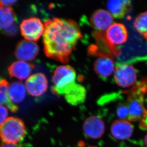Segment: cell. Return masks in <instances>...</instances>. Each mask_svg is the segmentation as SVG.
Listing matches in <instances>:
<instances>
[{
    "mask_svg": "<svg viewBox=\"0 0 147 147\" xmlns=\"http://www.w3.org/2000/svg\"><path fill=\"white\" fill-rule=\"evenodd\" d=\"M44 51L47 57L65 63L82 37L78 24L70 19L54 18L45 22Z\"/></svg>",
    "mask_w": 147,
    "mask_h": 147,
    "instance_id": "1",
    "label": "cell"
},
{
    "mask_svg": "<svg viewBox=\"0 0 147 147\" xmlns=\"http://www.w3.org/2000/svg\"><path fill=\"white\" fill-rule=\"evenodd\" d=\"M26 133L25 124L19 118L9 117L0 125V138L3 143L16 144L24 139Z\"/></svg>",
    "mask_w": 147,
    "mask_h": 147,
    "instance_id": "2",
    "label": "cell"
},
{
    "mask_svg": "<svg viewBox=\"0 0 147 147\" xmlns=\"http://www.w3.org/2000/svg\"><path fill=\"white\" fill-rule=\"evenodd\" d=\"M76 74L72 67L61 65L57 67L53 75L54 85L51 90L57 96L64 95L69 86L76 82Z\"/></svg>",
    "mask_w": 147,
    "mask_h": 147,
    "instance_id": "3",
    "label": "cell"
},
{
    "mask_svg": "<svg viewBox=\"0 0 147 147\" xmlns=\"http://www.w3.org/2000/svg\"><path fill=\"white\" fill-rule=\"evenodd\" d=\"M45 25L39 18L31 17L22 21L20 24L21 34L26 40L37 42L43 34Z\"/></svg>",
    "mask_w": 147,
    "mask_h": 147,
    "instance_id": "4",
    "label": "cell"
},
{
    "mask_svg": "<svg viewBox=\"0 0 147 147\" xmlns=\"http://www.w3.org/2000/svg\"><path fill=\"white\" fill-rule=\"evenodd\" d=\"M137 77V71L133 66L121 64L116 67L114 82L119 87L123 88L130 87L136 83Z\"/></svg>",
    "mask_w": 147,
    "mask_h": 147,
    "instance_id": "5",
    "label": "cell"
},
{
    "mask_svg": "<svg viewBox=\"0 0 147 147\" xmlns=\"http://www.w3.org/2000/svg\"><path fill=\"white\" fill-rule=\"evenodd\" d=\"M129 110L128 121L136 122L144 118L147 113L143 95L141 92H133L129 96L127 103Z\"/></svg>",
    "mask_w": 147,
    "mask_h": 147,
    "instance_id": "6",
    "label": "cell"
},
{
    "mask_svg": "<svg viewBox=\"0 0 147 147\" xmlns=\"http://www.w3.org/2000/svg\"><path fill=\"white\" fill-rule=\"evenodd\" d=\"M83 131L88 138L98 140L100 139L104 134L105 124L100 117L92 115L88 117L84 121Z\"/></svg>",
    "mask_w": 147,
    "mask_h": 147,
    "instance_id": "7",
    "label": "cell"
},
{
    "mask_svg": "<svg viewBox=\"0 0 147 147\" xmlns=\"http://www.w3.org/2000/svg\"><path fill=\"white\" fill-rule=\"evenodd\" d=\"M47 79L42 73L34 74L29 77L26 82V88L29 94L32 96H40L48 89Z\"/></svg>",
    "mask_w": 147,
    "mask_h": 147,
    "instance_id": "8",
    "label": "cell"
},
{
    "mask_svg": "<svg viewBox=\"0 0 147 147\" xmlns=\"http://www.w3.org/2000/svg\"><path fill=\"white\" fill-rule=\"evenodd\" d=\"M105 37L110 45L114 46L120 45L127 40L128 31L123 24L115 22L106 31Z\"/></svg>",
    "mask_w": 147,
    "mask_h": 147,
    "instance_id": "9",
    "label": "cell"
},
{
    "mask_svg": "<svg viewBox=\"0 0 147 147\" xmlns=\"http://www.w3.org/2000/svg\"><path fill=\"white\" fill-rule=\"evenodd\" d=\"M92 27L100 32L106 31L113 24L114 18L108 11L98 9L92 14L90 18Z\"/></svg>",
    "mask_w": 147,
    "mask_h": 147,
    "instance_id": "10",
    "label": "cell"
},
{
    "mask_svg": "<svg viewBox=\"0 0 147 147\" xmlns=\"http://www.w3.org/2000/svg\"><path fill=\"white\" fill-rule=\"evenodd\" d=\"M39 52V46L36 43L23 40L19 42L16 47L15 55L20 61H31L36 58Z\"/></svg>",
    "mask_w": 147,
    "mask_h": 147,
    "instance_id": "11",
    "label": "cell"
},
{
    "mask_svg": "<svg viewBox=\"0 0 147 147\" xmlns=\"http://www.w3.org/2000/svg\"><path fill=\"white\" fill-rule=\"evenodd\" d=\"M134 132V127L127 119H118L111 124V133L113 137L119 140H126L131 137Z\"/></svg>",
    "mask_w": 147,
    "mask_h": 147,
    "instance_id": "12",
    "label": "cell"
},
{
    "mask_svg": "<svg viewBox=\"0 0 147 147\" xmlns=\"http://www.w3.org/2000/svg\"><path fill=\"white\" fill-rule=\"evenodd\" d=\"M64 96L68 103L71 105H78L85 101L87 90L84 86L75 82L68 88Z\"/></svg>",
    "mask_w": 147,
    "mask_h": 147,
    "instance_id": "13",
    "label": "cell"
},
{
    "mask_svg": "<svg viewBox=\"0 0 147 147\" xmlns=\"http://www.w3.org/2000/svg\"><path fill=\"white\" fill-rule=\"evenodd\" d=\"M115 63L111 57L102 56L95 61L94 69L98 76L106 79L111 76L115 71Z\"/></svg>",
    "mask_w": 147,
    "mask_h": 147,
    "instance_id": "14",
    "label": "cell"
},
{
    "mask_svg": "<svg viewBox=\"0 0 147 147\" xmlns=\"http://www.w3.org/2000/svg\"><path fill=\"white\" fill-rule=\"evenodd\" d=\"M34 68L33 64L26 61H18L13 63L9 67L8 69L11 77L22 81L29 77Z\"/></svg>",
    "mask_w": 147,
    "mask_h": 147,
    "instance_id": "15",
    "label": "cell"
},
{
    "mask_svg": "<svg viewBox=\"0 0 147 147\" xmlns=\"http://www.w3.org/2000/svg\"><path fill=\"white\" fill-rule=\"evenodd\" d=\"M131 3L128 0H111L107 1L108 11L113 18H123L131 10Z\"/></svg>",
    "mask_w": 147,
    "mask_h": 147,
    "instance_id": "16",
    "label": "cell"
},
{
    "mask_svg": "<svg viewBox=\"0 0 147 147\" xmlns=\"http://www.w3.org/2000/svg\"><path fill=\"white\" fill-rule=\"evenodd\" d=\"M26 88L21 82H13L9 86L8 95L10 100L14 104L24 101L26 96Z\"/></svg>",
    "mask_w": 147,
    "mask_h": 147,
    "instance_id": "17",
    "label": "cell"
},
{
    "mask_svg": "<svg viewBox=\"0 0 147 147\" xmlns=\"http://www.w3.org/2000/svg\"><path fill=\"white\" fill-rule=\"evenodd\" d=\"M9 86L7 80L0 77V105L8 108L13 113H16L18 110V107L13 103L9 98Z\"/></svg>",
    "mask_w": 147,
    "mask_h": 147,
    "instance_id": "18",
    "label": "cell"
},
{
    "mask_svg": "<svg viewBox=\"0 0 147 147\" xmlns=\"http://www.w3.org/2000/svg\"><path fill=\"white\" fill-rule=\"evenodd\" d=\"M16 20V13L11 7L0 6V29L4 30L8 28Z\"/></svg>",
    "mask_w": 147,
    "mask_h": 147,
    "instance_id": "19",
    "label": "cell"
},
{
    "mask_svg": "<svg viewBox=\"0 0 147 147\" xmlns=\"http://www.w3.org/2000/svg\"><path fill=\"white\" fill-rule=\"evenodd\" d=\"M133 26L138 32L147 39V11L141 13L136 17Z\"/></svg>",
    "mask_w": 147,
    "mask_h": 147,
    "instance_id": "20",
    "label": "cell"
},
{
    "mask_svg": "<svg viewBox=\"0 0 147 147\" xmlns=\"http://www.w3.org/2000/svg\"><path fill=\"white\" fill-rule=\"evenodd\" d=\"M116 113L119 119L128 120L129 116V110L127 103L119 104L117 109Z\"/></svg>",
    "mask_w": 147,
    "mask_h": 147,
    "instance_id": "21",
    "label": "cell"
},
{
    "mask_svg": "<svg viewBox=\"0 0 147 147\" xmlns=\"http://www.w3.org/2000/svg\"><path fill=\"white\" fill-rule=\"evenodd\" d=\"M18 27L16 24H13L8 28L3 30V32L7 36H15L18 32Z\"/></svg>",
    "mask_w": 147,
    "mask_h": 147,
    "instance_id": "22",
    "label": "cell"
},
{
    "mask_svg": "<svg viewBox=\"0 0 147 147\" xmlns=\"http://www.w3.org/2000/svg\"><path fill=\"white\" fill-rule=\"evenodd\" d=\"M8 115V110L7 108L0 105V125H1L7 120Z\"/></svg>",
    "mask_w": 147,
    "mask_h": 147,
    "instance_id": "23",
    "label": "cell"
},
{
    "mask_svg": "<svg viewBox=\"0 0 147 147\" xmlns=\"http://www.w3.org/2000/svg\"><path fill=\"white\" fill-rule=\"evenodd\" d=\"M17 2L16 0H8V1H0V6L1 7H10Z\"/></svg>",
    "mask_w": 147,
    "mask_h": 147,
    "instance_id": "24",
    "label": "cell"
},
{
    "mask_svg": "<svg viewBox=\"0 0 147 147\" xmlns=\"http://www.w3.org/2000/svg\"><path fill=\"white\" fill-rule=\"evenodd\" d=\"M0 147H23L22 146H20L17 144H10L7 143L2 142L1 144Z\"/></svg>",
    "mask_w": 147,
    "mask_h": 147,
    "instance_id": "25",
    "label": "cell"
},
{
    "mask_svg": "<svg viewBox=\"0 0 147 147\" xmlns=\"http://www.w3.org/2000/svg\"><path fill=\"white\" fill-rule=\"evenodd\" d=\"M144 143L146 145V147H147V134L145 135L144 137Z\"/></svg>",
    "mask_w": 147,
    "mask_h": 147,
    "instance_id": "26",
    "label": "cell"
},
{
    "mask_svg": "<svg viewBox=\"0 0 147 147\" xmlns=\"http://www.w3.org/2000/svg\"><path fill=\"white\" fill-rule=\"evenodd\" d=\"M97 147V146H89V147Z\"/></svg>",
    "mask_w": 147,
    "mask_h": 147,
    "instance_id": "27",
    "label": "cell"
}]
</instances>
